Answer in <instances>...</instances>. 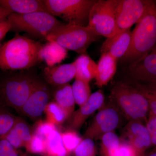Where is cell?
I'll return each mask as SVG.
<instances>
[{
	"instance_id": "26",
	"label": "cell",
	"mask_w": 156,
	"mask_h": 156,
	"mask_svg": "<svg viewBox=\"0 0 156 156\" xmlns=\"http://www.w3.org/2000/svg\"><path fill=\"white\" fill-rule=\"evenodd\" d=\"M71 86L76 104L80 107L82 106L92 95L89 83L75 79Z\"/></svg>"
},
{
	"instance_id": "18",
	"label": "cell",
	"mask_w": 156,
	"mask_h": 156,
	"mask_svg": "<svg viewBox=\"0 0 156 156\" xmlns=\"http://www.w3.org/2000/svg\"><path fill=\"white\" fill-rule=\"evenodd\" d=\"M117 61L108 53L101 54L97 64V73L95 78V85L98 87L106 86L116 72Z\"/></svg>"
},
{
	"instance_id": "7",
	"label": "cell",
	"mask_w": 156,
	"mask_h": 156,
	"mask_svg": "<svg viewBox=\"0 0 156 156\" xmlns=\"http://www.w3.org/2000/svg\"><path fill=\"white\" fill-rule=\"evenodd\" d=\"M96 0H43L47 11L66 23L87 27L89 13Z\"/></svg>"
},
{
	"instance_id": "6",
	"label": "cell",
	"mask_w": 156,
	"mask_h": 156,
	"mask_svg": "<svg viewBox=\"0 0 156 156\" xmlns=\"http://www.w3.org/2000/svg\"><path fill=\"white\" fill-rule=\"evenodd\" d=\"M40 79L27 73L17 74L5 79L0 87V95L6 105L20 112Z\"/></svg>"
},
{
	"instance_id": "32",
	"label": "cell",
	"mask_w": 156,
	"mask_h": 156,
	"mask_svg": "<svg viewBox=\"0 0 156 156\" xmlns=\"http://www.w3.org/2000/svg\"><path fill=\"white\" fill-rule=\"evenodd\" d=\"M134 86L145 96L149 105L150 112L156 115V96L142 85L133 82Z\"/></svg>"
},
{
	"instance_id": "5",
	"label": "cell",
	"mask_w": 156,
	"mask_h": 156,
	"mask_svg": "<svg viewBox=\"0 0 156 156\" xmlns=\"http://www.w3.org/2000/svg\"><path fill=\"white\" fill-rule=\"evenodd\" d=\"M100 36L88 27L64 23L47 37L46 40L57 43L67 50L85 54L89 46Z\"/></svg>"
},
{
	"instance_id": "1",
	"label": "cell",
	"mask_w": 156,
	"mask_h": 156,
	"mask_svg": "<svg viewBox=\"0 0 156 156\" xmlns=\"http://www.w3.org/2000/svg\"><path fill=\"white\" fill-rule=\"evenodd\" d=\"M41 43L15 34L0 49V69L15 70L33 67L39 61Z\"/></svg>"
},
{
	"instance_id": "17",
	"label": "cell",
	"mask_w": 156,
	"mask_h": 156,
	"mask_svg": "<svg viewBox=\"0 0 156 156\" xmlns=\"http://www.w3.org/2000/svg\"><path fill=\"white\" fill-rule=\"evenodd\" d=\"M32 134L27 123L21 118L17 117L13 127L0 138L6 140L17 149L24 147Z\"/></svg>"
},
{
	"instance_id": "20",
	"label": "cell",
	"mask_w": 156,
	"mask_h": 156,
	"mask_svg": "<svg viewBox=\"0 0 156 156\" xmlns=\"http://www.w3.org/2000/svg\"><path fill=\"white\" fill-rule=\"evenodd\" d=\"M68 55L67 50L57 43L48 41L42 45L39 52V61L44 62L48 67H53L61 63Z\"/></svg>"
},
{
	"instance_id": "34",
	"label": "cell",
	"mask_w": 156,
	"mask_h": 156,
	"mask_svg": "<svg viewBox=\"0 0 156 156\" xmlns=\"http://www.w3.org/2000/svg\"><path fill=\"white\" fill-rule=\"evenodd\" d=\"M146 126L151 135L152 145L156 146V115L150 112Z\"/></svg>"
},
{
	"instance_id": "36",
	"label": "cell",
	"mask_w": 156,
	"mask_h": 156,
	"mask_svg": "<svg viewBox=\"0 0 156 156\" xmlns=\"http://www.w3.org/2000/svg\"><path fill=\"white\" fill-rule=\"evenodd\" d=\"M10 30L11 26L8 21V19L0 22V41L4 38L6 34Z\"/></svg>"
},
{
	"instance_id": "14",
	"label": "cell",
	"mask_w": 156,
	"mask_h": 156,
	"mask_svg": "<svg viewBox=\"0 0 156 156\" xmlns=\"http://www.w3.org/2000/svg\"><path fill=\"white\" fill-rule=\"evenodd\" d=\"M129 143L136 151L137 156H144L152 145L151 135L146 126L140 122L131 121L127 128Z\"/></svg>"
},
{
	"instance_id": "15",
	"label": "cell",
	"mask_w": 156,
	"mask_h": 156,
	"mask_svg": "<svg viewBox=\"0 0 156 156\" xmlns=\"http://www.w3.org/2000/svg\"><path fill=\"white\" fill-rule=\"evenodd\" d=\"M131 34L130 29L107 38L101 47V54L108 53L117 60L122 58L131 44Z\"/></svg>"
},
{
	"instance_id": "41",
	"label": "cell",
	"mask_w": 156,
	"mask_h": 156,
	"mask_svg": "<svg viewBox=\"0 0 156 156\" xmlns=\"http://www.w3.org/2000/svg\"><path fill=\"white\" fill-rule=\"evenodd\" d=\"M2 45L1 44V43H0V49H1V47H2Z\"/></svg>"
},
{
	"instance_id": "27",
	"label": "cell",
	"mask_w": 156,
	"mask_h": 156,
	"mask_svg": "<svg viewBox=\"0 0 156 156\" xmlns=\"http://www.w3.org/2000/svg\"><path fill=\"white\" fill-rule=\"evenodd\" d=\"M61 136L64 147L69 155L73 152L83 139L73 129L61 133Z\"/></svg>"
},
{
	"instance_id": "3",
	"label": "cell",
	"mask_w": 156,
	"mask_h": 156,
	"mask_svg": "<svg viewBox=\"0 0 156 156\" xmlns=\"http://www.w3.org/2000/svg\"><path fill=\"white\" fill-rule=\"evenodd\" d=\"M112 97L126 118L142 123L150 111L146 98L133 83L118 82L112 88Z\"/></svg>"
},
{
	"instance_id": "25",
	"label": "cell",
	"mask_w": 156,
	"mask_h": 156,
	"mask_svg": "<svg viewBox=\"0 0 156 156\" xmlns=\"http://www.w3.org/2000/svg\"><path fill=\"white\" fill-rule=\"evenodd\" d=\"M44 113L46 115L47 121L56 126L61 125L69 119L66 112L55 101L48 103Z\"/></svg>"
},
{
	"instance_id": "31",
	"label": "cell",
	"mask_w": 156,
	"mask_h": 156,
	"mask_svg": "<svg viewBox=\"0 0 156 156\" xmlns=\"http://www.w3.org/2000/svg\"><path fill=\"white\" fill-rule=\"evenodd\" d=\"M57 130L56 126L53 123L46 120H41L36 123L34 133L45 138L52 131Z\"/></svg>"
},
{
	"instance_id": "16",
	"label": "cell",
	"mask_w": 156,
	"mask_h": 156,
	"mask_svg": "<svg viewBox=\"0 0 156 156\" xmlns=\"http://www.w3.org/2000/svg\"><path fill=\"white\" fill-rule=\"evenodd\" d=\"M76 69L74 62L45 68L44 76L48 84L58 87L69 83L75 77Z\"/></svg>"
},
{
	"instance_id": "10",
	"label": "cell",
	"mask_w": 156,
	"mask_h": 156,
	"mask_svg": "<svg viewBox=\"0 0 156 156\" xmlns=\"http://www.w3.org/2000/svg\"><path fill=\"white\" fill-rule=\"evenodd\" d=\"M119 117L112 108L102 109L95 115L91 125L84 133V138L92 140L101 138L104 134L112 132L118 127Z\"/></svg>"
},
{
	"instance_id": "39",
	"label": "cell",
	"mask_w": 156,
	"mask_h": 156,
	"mask_svg": "<svg viewBox=\"0 0 156 156\" xmlns=\"http://www.w3.org/2000/svg\"><path fill=\"white\" fill-rule=\"evenodd\" d=\"M151 53H156V46H155L154 48V49H153V50H152V51Z\"/></svg>"
},
{
	"instance_id": "2",
	"label": "cell",
	"mask_w": 156,
	"mask_h": 156,
	"mask_svg": "<svg viewBox=\"0 0 156 156\" xmlns=\"http://www.w3.org/2000/svg\"><path fill=\"white\" fill-rule=\"evenodd\" d=\"M156 45V1L149 0L145 12L132 31L131 44L124 61L131 63L151 52Z\"/></svg>"
},
{
	"instance_id": "9",
	"label": "cell",
	"mask_w": 156,
	"mask_h": 156,
	"mask_svg": "<svg viewBox=\"0 0 156 156\" xmlns=\"http://www.w3.org/2000/svg\"><path fill=\"white\" fill-rule=\"evenodd\" d=\"M148 2L149 0H118L113 36L136 24L144 14Z\"/></svg>"
},
{
	"instance_id": "35",
	"label": "cell",
	"mask_w": 156,
	"mask_h": 156,
	"mask_svg": "<svg viewBox=\"0 0 156 156\" xmlns=\"http://www.w3.org/2000/svg\"><path fill=\"white\" fill-rule=\"evenodd\" d=\"M117 156H137L136 151L129 143H121Z\"/></svg>"
},
{
	"instance_id": "30",
	"label": "cell",
	"mask_w": 156,
	"mask_h": 156,
	"mask_svg": "<svg viewBox=\"0 0 156 156\" xmlns=\"http://www.w3.org/2000/svg\"><path fill=\"white\" fill-rule=\"evenodd\" d=\"M24 147L26 151L30 153L44 155L46 148L45 138L37 134H33L30 139Z\"/></svg>"
},
{
	"instance_id": "12",
	"label": "cell",
	"mask_w": 156,
	"mask_h": 156,
	"mask_svg": "<svg viewBox=\"0 0 156 156\" xmlns=\"http://www.w3.org/2000/svg\"><path fill=\"white\" fill-rule=\"evenodd\" d=\"M128 69L133 82L156 87V53H150L132 62Z\"/></svg>"
},
{
	"instance_id": "13",
	"label": "cell",
	"mask_w": 156,
	"mask_h": 156,
	"mask_svg": "<svg viewBox=\"0 0 156 156\" xmlns=\"http://www.w3.org/2000/svg\"><path fill=\"white\" fill-rule=\"evenodd\" d=\"M104 100V95L101 90L92 93L87 102L74 111L69 118L71 128L74 130L80 129L90 115L101 107Z\"/></svg>"
},
{
	"instance_id": "37",
	"label": "cell",
	"mask_w": 156,
	"mask_h": 156,
	"mask_svg": "<svg viewBox=\"0 0 156 156\" xmlns=\"http://www.w3.org/2000/svg\"><path fill=\"white\" fill-rule=\"evenodd\" d=\"M12 13L8 9L0 5V22L7 20L9 15Z\"/></svg>"
},
{
	"instance_id": "11",
	"label": "cell",
	"mask_w": 156,
	"mask_h": 156,
	"mask_svg": "<svg viewBox=\"0 0 156 156\" xmlns=\"http://www.w3.org/2000/svg\"><path fill=\"white\" fill-rule=\"evenodd\" d=\"M51 95L48 84L40 80L19 113L30 119H38L44 112Z\"/></svg>"
},
{
	"instance_id": "28",
	"label": "cell",
	"mask_w": 156,
	"mask_h": 156,
	"mask_svg": "<svg viewBox=\"0 0 156 156\" xmlns=\"http://www.w3.org/2000/svg\"><path fill=\"white\" fill-rule=\"evenodd\" d=\"M17 118L5 108L0 106V137L11 129Z\"/></svg>"
},
{
	"instance_id": "38",
	"label": "cell",
	"mask_w": 156,
	"mask_h": 156,
	"mask_svg": "<svg viewBox=\"0 0 156 156\" xmlns=\"http://www.w3.org/2000/svg\"><path fill=\"white\" fill-rule=\"evenodd\" d=\"M144 86H145L149 91H150L156 96V87H150V86H147L145 85H144Z\"/></svg>"
},
{
	"instance_id": "19",
	"label": "cell",
	"mask_w": 156,
	"mask_h": 156,
	"mask_svg": "<svg viewBox=\"0 0 156 156\" xmlns=\"http://www.w3.org/2000/svg\"><path fill=\"white\" fill-rule=\"evenodd\" d=\"M0 5L12 13L27 14L37 11H47L43 0H0Z\"/></svg>"
},
{
	"instance_id": "21",
	"label": "cell",
	"mask_w": 156,
	"mask_h": 156,
	"mask_svg": "<svg viewBox=\"0 0 156 156\" xmlns=\"http://www.w3.org/2000/svg\"><path fill=\"white\" fill-rule=\"evenodd\" d=\"M74 62L76 69L75 79L89 83L95 79L97 73V64L87 53L81 54Z\"/></svg>"
},
{
	"instance_id": "4",
	"label": "cell",
	"mask_w": 156,
	"mask_h": 156,
	"mask_svg": "<svg viewBox=\"0 0 156 156\" xmlns=\"http://www.w3.org/2000/svg\"><path fill=\"white\" fill-rule=\"evenodd\" d=\"M8 20L11 26L10 31L24 32L45 39L64 23L47 11L23 14L12 13Z\"/></svg>"
},
{
	"instance_id": "22",
	"label": "cell",
	"mask_w": 156,
	"mask_h": 156,
	"mask_svg": "<svg viewBox=\"0 0 156 156\" xmlns=\"http://www.w3.org/2000/svg\"><path fill=\"white\" fill-rule=\"evenodd\" d=\"M55 102L66 112L69 119L74 112L75 101L69 83L56 87L53 93Z\"/></svg>"
},
{
	"instance_id": "33",
	"label": "cell",
	"mask_w": 156,
	"mask_h": 156,
	"mask_svg": "<svg viewBox=\"0 0 156 156\" xmlns=\"http://www.w3.org/2000/svg\"><path fill=\"white\" fill-rule=\"evenodd\" d=\"M0 156H20L17 149L7 140L0 138Z\"/></svg>"
},
{
	"instance_id": "40",
	"label": "cell",
	"mask_w": 156,
	"mask_h": 156,
	"mask_svg": "<svg viewBox=\"0 0 156 156\" xmlns=\"http://www.w3.org/2000/svg\"><path fill=\"white\" fill-rule=\"evenodd\" d=\"M148 156H156V151L153 153L151 154H150Z\"/></svg>"
},
{
	"instance_id": "23",
	"label": "cell",
	"mask_w": 156,
	"mask_h": 156,
	"mask_svg": "<svg viewBox=\"0 0 156 156\" xmlns=\"http://www.w3.org/2000/svg\"><path fill=\"white\" fill-rule=\"evenodd\" d=\"M44 156H69L66 150L61 136L57 130L52 131L45 138Z\"/></svg>"
},
{
	"instance_id": "24",
	"label": "cell",
	"mask_w": 156,
	"mask_h": 156,
	"mask_svg": "<svg viewBox=\"0 0 156 156\" xmlns=\"http://www.w3.org/2000/svg\"><path fill=\"white\" fill-rule=\"evenodd\" d=\"M100 152L101 156H117L121 141L114 132H110L101 136Z\"/></svg>"
},
{
	"instance_id": "29",
	"label": "cell",
	"mask_w": 156,
	"mask_h": 156,
	"mask_svg": "<svg viewBox=\"0 0 156 156\" xmlns=\"http://www.w3.org/2000/svg\"><path fill=\"white\" fill-rule=\"evenodd\" d=\"M73 153L74 156H96L95 143L90 138H84Z\"/></svg>"
},
{
	"instance_id": "8",
	"label": "cell",
	"mask_w": 156,
	"mask_h": 156,
	"mask_svg": "<svg viewBox=\"0 0 156 156\" xmlns=\"http://www.w3.org/2000/svg\"><path fill=\"white\" fill-rule=\"evenodd\" d=\"M118 0H96L92 6L87 27L97 35L107 38L116 29Z\"/></svg>"
}]
</instances>
